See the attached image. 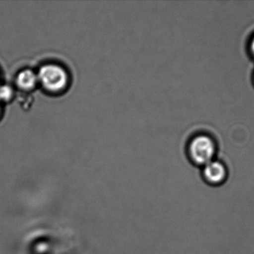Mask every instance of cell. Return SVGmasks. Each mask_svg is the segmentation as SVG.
Masks as SVG:
<instances>
[{
    "label": "cell",
    "mask_w": 254,
    "mask_h": 254,
    "mask_svg": "<svg viewBox=\"0 0 254 254\" xmlns=\"http://www.w3.org/2000/svg\"><path fill=\"white\" fill-rule=\"evenodd\" d=\"M38 81L46 89L59 92L66 88L69 82L68 72L62 66L49 64L43 66L37 74Z\"/></svg>",
    "instance_id": "1"
},
{
    "label": "cell",
    "mask_w": 254,
    "mask_h": 254,
    "mask_svg": "<svg viewBox=\"0 0 254 254\" xmlns=\"http://www.w3.org/2000/svg\"><path fill=\"white\" fill-rule=\"evenodd\" d=\"M188 152L193 164L204 167L214 160L216 153V143L208 136L198 135L191 140Z\"/></svg>",
    "instance_id": "2"
},
{
    "label": "cell",
    "mask_w": 254,
    "mask_h": 254,
    "mask_svg": "<svg viewBox=\"0 0 254 254\" xmlns=\"http://www.w3.org/2000/svg\"><path fill=\"white\" fill-rule=\"evenodd\" d=\"M228 169L220 161H212L203 167L202 176L204 181L212 186L224 184L228 178Z\"/></svg>",
    "instance_id": "3"
},
{
    "label": "cell",
    "mask_w": 254,
    "mask_h": 254,
    "mask_svg": "<svg viewBox=\"0 0 254 254\" xmlns=\"http://www.w3.org/2000/svg\"><path fill=\"white\" fill-rule=\"evenodd\" d=\"M38 81L37 75L32 70H25L19 73L16 78V83L22 89H29L35 86Z\"/></svg>",
    "instance_id": "4"
},
{
    "label": "cell",
    "mask_w": 254,
    "mask_h": 254,
    "mask_svg": "<svg viewBox=\"0 0 254 254\" xmlns=\"http://www.w3.org/2000/svg\"><path fill=\"white\" fill-rule=\"evenodd\" d=\"M12 95H13V90L10 86L7 85L0 86V99L7 101L11 98Z\"/></svg>",
    "instance_id": "5"
},
{
    "label": "cell",
    "mask_w": 254,
    "mask_h": 254,
    "mask_svg": "<svg viewBox=\"0 0 254 254\" xmlns=\"http://www.w3.org/2000/svg\"><path fill=\"white\" fill-rule=\"evenodd\" d=\"M251 51H252V55L254 57V37L252 38V43H251Z\"/></svg>",
    "instance_id": "6"
}]
</instances>
